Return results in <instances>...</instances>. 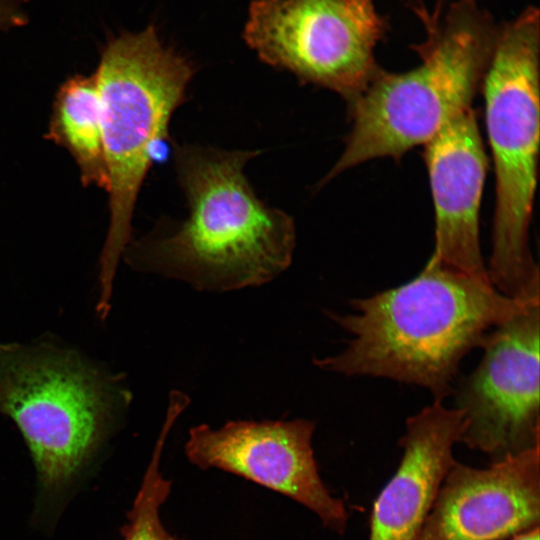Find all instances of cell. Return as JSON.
Returning a JSON list of instances; mask_svg holds the SVG:
<instances>
[{
  "instance_id": "1",
  "label": "cell",
  "mask_w": 540,
  "mask_h": 540,
  "mask_svg": "<svg viewBox=\"0 0 540 540\" xmlns=\"http://www.w3.org/2000/svg\"><path fill=\"white\" fill-rule=\"evenodd\" d=\"M540 302L500 293L488 277L451 268L431 255L409 282L329 314L351 339L316 367L346 376L387 378L427 389L434 401L453 393L463 358L496 326Z\"/></svg>"
},
{
  "instance_id": "2",
  "label": "cell",
  "mask_w": 540,
  "mask_h": 540,
  "mask_svg": "<svg viewBox=\"0 0 540 540\" xmlns=\"http://www.w3.org/2000/svg\"><path fill=\"white\" fill-rule=\"evenodd\" d=\"M259 153L176 145V173L188 216L130 242L123 253L126 262L206 292L260 286L283 273L292 260L295 224L250 185L244 168Z\"/></svg>"
},
{
  "instance_id": "3",
  "label": "cell",
  "mask_w": 540,
  "mask_h": 540,
  "mask_svg": "<svg viewBox=\"0 0 540 540\" xmlns=\"http://www.w3.org/2000/svg\"><path fill=\"white\" fill-rule=\"evenodd\" d=\"M446 1L438 0L432 10L423 0L409 2L426 34L411 46L420 63L402 73L381 69L348 105L351 130L322 183L369 160L401 158L472 107L499 24L475 0Z\"/></svg>"
},
{
  "instance_id": "4",
  "label": "cell",
  "mask_w": 540,
  "mask_h": 540,
  "mask_svg": "<svg viewBox=\"0 0 540 540\" xmlns=\"http://www.w3.org/2000/svg\"><path fill=\"white\" fill-rule=\"evenodd\" d=\"M130 399L116 374L59 341L0 343V413L25 440L43 505L57 503L89 467Z\"/></svg>"
},
{
  "instance_id": "5",
  "label": "cell",
  "mask_w": 540,
  "mask_h": 540,
  "mask_svg": "<svg viewBox=\"0 0 540 540\" xmlns=\"http://www.w3.org/2000/svg\"><path fill=\"white\" fill-rule=\"evenodd\" d=\"M480 91L495 172L492 248L487 275L502 294L540 299L529 248L539 145V10L499 24Z\"/></svg>"
},
{
  "instance_id": "6",
  "label": "cell",
  "mask_w": 540,
  "mask_h": 540,
  "mask_svg": "<svg viewBox=\"0 0 540 540\" xmlns=\"http://www.w3.org/2000/svg\"><path fill=\"white\" fill-rule=\"evenodd\" d=\"M195 67L160 40L154 25L104 47L95 73L108 174L110 220L99 260L96 310L107 313L117 268L131 242L138 193L157 142L167 137Z\"/></svg>"
},
{
  "instance_id": "7",
  "label": "cell",
  "mask_w": 540,
  "mask_h": 540,
  "mask_svg": "<svg viewBox=\"0 0 540 540\" xmlns=\"http://www.w3.org/2000/svg\"><path fill=\"white\" fill-rule=\"evenodd\" d=\"M389 30L375 0H253L243 38L266 64L354 102L382 69Z\"/></svg>"
},
{
  "instance_id": "8",
  "label": "cell",
  "mask_w": 540,
  "mask_h": 540,
  "mask_svg": "<svg viewBox=\"0 0 540 540\" xmlns=\"http://www.w3.org/2000/svg\"><path fill=\"white\" fill-rule=\"evenodd\" d=\"M540 302L492 329L476 368L455 389L460 442L491 462L539 447Z\"/></svg>"
},
{
  "instance_id": "9",
  "label": "cell",
  "mask_w": 540,
  "mask_h": 540,
  "mask_svg": "<svg viewBox=\"0 0 540 540\" xmlns=\"http://www.w3.org/2000/svg\"><path fill=\"white\" fill-rule=\"evenodd\" d=\"M315 423L229 421L189 430L185 453L201 469L217 468L284 494L314 512L329 529L343 533L348 513L322 482L311 445Z\"/></svg>"
},
{
  "instance_id": "10",
  "label": "cell",
  "mask_w": 540,
  "mask_h": 540,
  "mask_svg": "<svg viewBox=\"0 0 540 540\" xmlns=\"http://www.w3.org/2000/svg\"><path fill=\"white\" fill-rule=\"evenodd\" d=\"M539 447L491 462L453 464L416 540H505L539 526Z\"/></svg>"
},
{
  "instance_id": "11",
  "label": "cell",
  "mask_w": 540,
  "mask_h": 540,
  "mask_svg": "<svg viewBox=\"0 0 540 540\" xmlns=\"http://www.w3.org/2000/svg\"><path fill=\"white\" fill-rule=\"evenodd\" d=\"M424 161L435 210V248L445 265L488 277L479 237V211L487 156L470 107L424 145Z\"/></svg>"
},
{
  "instance_id": "12",
  "label": "cell",
  "mask_w": 540,
  "mask_h": 540,
  "mask_svg": "<svg viewBox=\"0 0 540 540\" xmlns=\"http://www.w3.org/2000/svg\"><path fill=\"white\" fill-rule=\"evenodd\" d=\"M461 430V413L438 401L407 419L402 459L373 505L369 540H416L456 462Z\"/></svg>"
},
{
  "instance_id": "13",
  "label": "cell",
  "mask_w": 540,
  "mask_h": 540,
  "mask_svg": "<svg viewBox=\"0 0 540 540\" xmlns=\"http://www.w3.org/2000/svg\"><path fill=\"white\" fill-rule=\"evenodd\" d=\"M47 138L74 158L82 183L108 189L100 104L95 74L75 75L59 88Z\"/></svg>"
},
{
  "instance_id": "14",
  "label": "cell",
  "mask_w": 540,
  "mask_h": 540,
  "mask_svg": "<svg viewBox=\"0 0 540 540\" xmlns=\"http://www.w3.org/2000/svg\"><path fill=\"white\" fill-rule=\"evenodd\" d=\"M189 403L186 395L171 392L165 422L154 447L140 489L121 529L123 540H181L170 534L160 519V507L170 493L171 483L159 470L160 456L167 435Z\"/></svg>"
},
{
  "instance_id": "15",
  "label": "cell",
  "mask_w": 540,
  "mask_h": 540,
  "mask_svg": "<svg viewBox=\"0 0 540 540\" xmlns=\"http://www.w3.org/2000/svg\"><path fill=\"white\" fill-rule=\"evenodd\" d=\"M27 22L20 0H0V30Z\"/></svg>"
},
{
  "instance_id": "16",
  "label": "cell",
  "mask_w": 540,
  "mask_h": 540,
  "mask_svg": "<svg viewBox=\"0 0 540 540\" xmlns=\"http://www.w3.org/2000/svg\"><path fill=\"white\" fill-rule=\"evenodd\" d=\"M510 540H539V526L519 533L510 538Z\"/></svg>"
}]
</instances>
